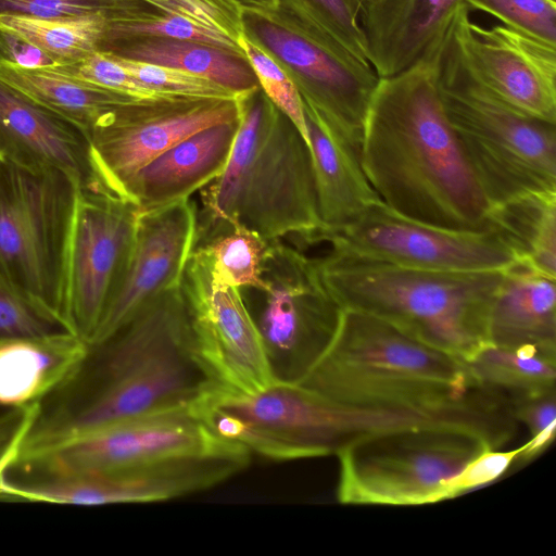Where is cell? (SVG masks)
I'll return each mask as SVG.
<instances>
[{
	"instance_id": "1",
	"label": "cell",
	"mask_w": 556,
	"mask_h": 556,
	"mask_svg": "<svg viewBox=\"0 0 556 556\" xmlns=\"http://www.w3.org/2000/svg\"><path fill=\"white\" fill-rule=\"evenodd\" d=\"M219 386L195 346L192 309L182 283L141 306L88 354L62 390L73 404L38 415L18 460L29 462L77 437L142 416L190 409Z\"/></svg>"
},
{
	"instance_id": "2",
	"label": "cell",
	"mask_w": 556,
	"mask_h": 556,
	"mask_svg": "<svg viewBox=\"0 0 556 556\" xmlns=\"http://www.w3.org/2000/svg\"><path fill=\"white\" fill-rule=\"evenodd\" d=\"M435 46L408 68L378 79L361 163L394 212L446 229H485L491 206L442 106Z\"/></svg>"
},
{
	"instance_id": "3",
	"label": "cell",
	"mask_w": 556,
	"mask_h": 556,
	"mask_svg": "<svg viewBox=\"0 0 556 556\" xmlns=\"http://www.w3.org/2000/svg\"><path fill=\"white\" fill-rule=\"evenodd\" d=\"M301 386L366 409L515 418L509 400L467 363L372 315L343 309L330 345Z\"/></svg>"
},
{
	"instance_id": "4",
	"label": "cell",
	"mask_w": 556,
	"mask_h": 556,
	"mask_svg": "<svg viewBox=\"0 0 556 556\" xmlns=\"http://www.w3.org/2000/svg\"><path fill=\"white\" fill-rule=\"evenodd\" d=\"M239 127L223 172L201 189L195 243L241 224L266 240L321 228L309 146L261 86L236 97Z\"/></svg>"
},
{
	"instance_id": "5",
	"label": "cell",
	"mask_w": 556,
	"mask_h": 556,
	"mask_svg": "<svg viewBox=\"0 0 556 556\" xmlns=\"http://www.w3.org/2000/svg\"><path fill=\"white\" fill-rule=\"evenodd\" d=\"M313 257L343 309L378 317L465 362L490 343L489 318L504 270H426L329 250Z\"/></svg>"
},
{
	"instance_id": "6",
	"label": "cell",
	"mask_w": 556,
	"mask_h": 556,
	"mask_svg": "<svg viewBox=\"0 0 556 556\" xmlns=\"http://www.w3.org/2000/svg\"><path fill=\"white\" fill-rule=\"evenodd\" d=\"M190 410L218 437L278 462L337 455L368 434L430 424L426 413L354 407L279 381L253 393L216 386Z\"/></svg>"
},
{
	"instance_id": "7",
	"label": "cell",
	"mask_w": 556,
	"mask_h": 556,
	"mask_svg": "<svg viewBox=\"0 0 556 556\" xmlns=\"http://www.w3.org/2000/svg\"><path fill=\"white\" fill-rule=\"evenodd\" d=\"M435 62L445 115L490 206L556 192V123L509 106L472 78L448 28Z\"/></svg>"
},
{
	"instance_id": "8",
	"label": "cell",
	"mask_w": 556,
	"mask_h": 556,
	"mask_svg": "<svg viewBox=\"0 0 556 556\" xmlns=\"http://www.w3.org/2000/svg\"><path fill=\"white\" fill-rule=\"evenodd\" d=\"M493 450L454 426L399 428L363 437L337 453V500L348 505L416 506L446 501L447 483Z\"/></svg>"
},
{
	"instance_id": "9",
	"label": "cell",
	"mask_w": 556,
	"mask_h": 556,
	"mask_svg": "<svg viewBox=\"0 0 556 556\" xmlns=\"http://www.w3.org/2000/svg\"><path fill=\"white\" fill-rule=\"evenodd\" d=\"M262 288H239L274 381L299 383L338 330L343 308L312 255L285 238L267 240Z\"/></svg>"
},
{
	"instance_id": "10",
	"label": "cell",
	"mask_w": 556,
	"mask_h": 556,
	"mask_svg": "<svg viewBox=\"0 0 556 556\" xmlns=\"http://www.w3.org/2000/svg\"><path fill=\"white\" fill-rule=\"evenodd\" d=\"M76 187L58 169L0 156V276L65 326L61 265Z\"/></svg>"
},
{
	"instance_id": "11",
	"label": "cell",
	"mask_w": 556,
	"mask_h": 556,
	"mask_svg": "<svg viewBox=\"0 0 556 556\" xmlns=\"http://www.w3.org/2000/svg\"><path fill=\"white\" fill-rule=\"evenodd\" d=\"M139 206L92 184L75 189L64 236L60 301L67 328L89 345L124 276Z\"/></svg>"
},
{
	"instance_id": "12",
	"label": "cell",
	"mask_w": 556,
	"mask_h": 556,
	"mask_svg": "<svg viewBox=\"0 0 556 556\" xmlns=\"http://www.w3.org/2000/svg\"><path fill=\"white\" fill-rule=\"evenodd\" d=\"M295 240L302 247L326 243L339 254L426 270L494 271L518 262L492 226L481 230L441 228L405 217L381 201L345 226L319 228Z\"/></svg>"
},
{
	"instance_id": "13",
	"label": "cell",
	"mask_w": 556,
	"mask_h": 556,
	"mask_svg": "<svg viewBox=\"0 0 556 556\" xmlns=\"http://www.w3.org/2000/svg\"><path fill=\"white\" fill-rule=\"evenodd\" d=\"M239 117L236 98L167 94L121 104L86 135L90 184L125 199L132 176L188 136Z\"/></svg>"
},
{
	"instance_id": "14",
	"label": "cell",
	"mask_w": 556,
	"mask_h": 556,
	"mask_svg": "<svg viewBox=\"0 0 556 556\" xmlns=\"http://www.w3.org/2000/svg\"><path fill=\"white\" fill-rule=\"evenodd\" d=\"M242 34L269 54L295 86L303 105L356 149L379 77L371 65L338 43L320 42L242 10Z\"/></svg>"
},
{
	"instance_id": "15",
	"label": "cell",
	"mask_w": 556,
	"mask_h": 556,
	"mask_svg": "<svg viewBox=\"0 0 556 556\" xmlns=\"http://www.w3.org/2000/svg\"><path fill=\"white\" fill-rule=\"evenodd\" d=\"M252 453L235 442L210 453L180 455L119 469L42 476L17 483L14 500L71 505L147 503L172 500L224 482L245 468Z\"/></svg>"
},
{
	"instance_id": "16",
	"label": "cell",
	"mask_w": 556,
	"mask_h": 556,
	"mask_svg": "<svg viewBox=\"0 0 556 556\" xmlns=\"http://www.w3.org/2000/svg\"><path fill=\"white\" fill-rule=\"evenodd\" d=\"M467 72L509 106L556 123V43L505 25L482 27L462 3L448 25Z\"/></svg>"
},
{
	"instance_id": "17",
	"label": "cell",
	"mask_w": 556,
	"mask_h": 556,
	"mask_svg": "<svg viewBox=\"0 0 556 556\" xmlns=\"http://www.w3.org/2000/svg\"><path fill=\"white\" fill-rule=\"evenodd\" d=\"M232 443L211 431L190 409H181L97 429L20 466L45 476L101 472L173 456L216 452Z\"/></svg>"
},
{
	"instance_id": "18",
	"label": "cell",
	"mask_w": 556,
	"mask_h": 556,
	"mask_svg": "<svg viewBox=\"0 0 556 556\" xmlns=\"http://www.w3.org/2000/svg\"><path fill=\"white\" fill-rule=\"evenodd\" d=\"M181 283L191 304L198 354L213 379L247 393L269 386L274 379L239 288L214 283L205 261L194 251Z\"/></svg>"
},
{
	"instance_id": "19",
	"label": "cell",
	"mask_w": 556,
	"mask_h": 556,
	"mask_svg": "<svg viewBox=\"0 0 556 556\" xmlns=\"http://www.w3.org/2000/svg\"><path fill=\"white\" fill-rule=\"evenodd\" d=\"M197 226L198 207L190 198L140 211L124 276L89 345L106 339L147 302L181 283Z\"/></svg>"
},
{
	"instance_id": "20",
	"label": "cell",
	"mask_w": 556,
	"mask_h": 556,
	"mask_svg": "<svg viewBox=\"0 0 556 556\" xmlns=\"http://www.w3.org/2000/svg\"><path fill=\"white\" fill-rule=\"evenodd\" d=\"M464 0H362L366 58L379 78L417 63L445 35Z\"/></svg>"
},
{
	"instance_id": "21",
	"label": "cell",
	"mask_w": 556,
	"mask_h": 556,
	"mask_svg": "<svg viewBox=\"0 0 556 556\" xmlns=\"http://www.w3.org/2000/svg\"><path fill=\"white\" fill-rule=\"evenodd\" d=\"M0 156L35 168H53L76 186L90 182L85 135L0 83Z\"/></svg>"
},
{
	"instance_id": "22",
	"label": "cell",
	"mask_w": 556,
	"mask_h": 556,
	"mask_svg": "<svg viewBox=\"0 0 556 556\" xmlns=\"http://www.w3.org/2000/svg\"><path fill=\"white\" fill-rule=\"evenodd\" d=\"M238 127L239 117L178 141L132 176L125 199L146 211L190 198L223 172Z\"/></svg>"
},
{
	"instance_id": "23",
	"label": "cell",
	"mask_w": 556,
	"mask_h": 556,
	"mask_svg": "<svg viewBox=\"0 0 556 556\" xmlns=\"http://www.w3.org/2000/svg\"><path fill=\"white\" fill-rule=\"evenodd\" d=\"M242 9L230 0H117L102 43L132 35L162 36L243 53Z\"/></svg>"
},
{
	"instance_id": "24",
	"label": "cell",
	"mask_w": 556,
	"mask_h": 556,
	"mask_svg": "<svg viewBox=\"0 0 556 556\" xmlns=\"http://www.w3.org/2000/svg\"><path fill=\"white\" fill-rule=\"evenodd\" d=\"M555 280L520 262L506 268L491 307L490 343L556 358Z\"/></svg>"
},
{
	"instance_id": "25",
	"label": "cell",
	"mask_w": 556,
	"mask_h": 556,
	"mask_svg": "<svg viewBox=\"0 0 556 556\" xmlns=\"http://www.w3.org/2000/svg\"><path fill=\"white\" fill-rule=\"evenodd\" d=\"M88 351L72 332L0 343V407L42 403L74 379Z\"/></svg>"
},
{
	"instance_id": "26",
	"label": "cell",
	"mask_w": 556,
	"mask_h": 556,
	"mask_svg": "<svg viewBox=\"0 0 556 556\" xmlns=\"http://www.w3.org/2000/svg\"><path fill=\"white\" fill-rule=\"evenodd\" d=\"M321 228L345 226L381 200L363 169L359 150L304 105Z\"/></svg>"
},
{
	"instance_id": "27",
	"label": "cell",
	"mask_w": 556,
	"mask_h": 556,
	"mask_svg": "<svg viewBox=\"0 0 556 556\" xmlns=\"http://www.w3.org/2000/svg\"><path fill=\"white\" fill-rule=\"evenodd\" d=\"M0 83L86 135L114 108L137 100L84 81L56 66L24 67L0 60Z\"/></svg>"
},
{
	"instance_id": "28",
	"label": "cell",
	"mask_w": 556,
	"mask_h": 556,
	"mask_svg": "<svg viewBox=\"0 0 556 556\" xmlns=\"http://www.w3.org/2000/svg\"><path fill=\"white\" fill-rule=\"evenodd\" d=\"M99 50L127 60L186 71L208 78L236 96L260 86L245 54L204 42L132 35L109 40Z\"/></svg>"
},
{
	"instance_id": "29",
	"label": "cell",
	"mask_w": 556,
	"mask_h": 556,
	"mask_svg": "<svg viewBox=\"0 0 556 556\" xmlns=\"http://www.w3.org/2000/svg\"><path fill=\"white\" fill-rule=\"evenodd\" d=\"M489 224L518 262L556 278V192L535 193L493 206Z\"/></svg>"
},
{
	"instance_id": "30",
	"label": "cell",
	"mask_w": 556,
	"mask_h": 556,
	"mask_svg": "<svg viewBox=\"0 0 556 556\" xmlns=\"http://www.w3.org/2000/svg\"><path fill=\"white\" fill-rule=\"evenodd\" d=\"M484 387L509 402L556 391V358L531 349H507L488 343L466 361Z\"/></svg>"
},
{
	"instance_id": "31",
	"label": "cell",
	"mask_w": 556,
	"mask_h": 556,
	"mask_svg": "<svg viewBox=\"0 0 556 556\" xmlns=\"http://www.w3.org/2000/svg\"><path fill=\"white\" fill-rule=\"evenodd\" d=\"M361 3L362 0H277L276 9L264 14L313 40L341 45L367 61Z\"/></svg>"
},
{
	"instance_id": "32",
	"label": "cell",
	"mask_w": 556,
	"mask_h": 556,
	"mask_svg": "<svg viewBox=\"0 0 556 556\" xmlns=\"http://www.w3.org/2000/svg\"><path fill=\"white\" fill-rule=\"evenodd\" d=\"M103 15L45 18L0 13V29L37 47L58 65L75 63L98 50L106 35Z\"/></svg>"
},
{
	"instance_id": "33",
	"label": "cell",
	"mask_w": 556,
	"mask_h": 556,
	"mask_svg": "<svg viewBox=\"0 0 556 556\" xmlns=\"http://www.w3.org/2000/svg\"><path fill=\"white\" fill-rule=\"evenodd\" d=\"M267 240L241 224L194 245L206 263L211 280L235 288H262V261Z\"/></svg>"
},
{
	"instance_id": "34",
	"label": "cell",
	"mask_w": 556,
	"mask_h": 556,
	"mask_svg": "<svg viewBox=\"0 0 556 556\" xmlns=\"http://www.w3.org/2000/svg\"><path fill=\"white\" fill-rule=\"evenodd\" d=\"M61 332L71 331L58 318L0 276V343L17 339L45 338Z\"/></svg>"
},
{
	"instance_id": "35",
	"label": "cell",
	"mask_w": 556,
	"mask_h": 556,
	"mask_svg": "<svg viewBox=\"0 0 556 556\" xmlns=\"http://www.w3.org/2000/svg\"><path fill=\"white\" fill-rule=\"evenodd\" d=\"M471 11L492 15L503 25L556 43V0H464Z\"/></svg>"
},
{
	"instance_id": "36",
	"label": "cell",
	"mask_w": 556,
	"mask_h": 556,
	"mask_svg": "<svg viewBox=\"0 0 556 556\" xmlns=\"http://www.w3.org/2000/svg\"><path fill=\"white\" fill-rule=\"evenodd\" d=\"M238 43L265 94L294 123L308 143L302 99L291 79L269 54L243 34L239 37Z\"/></svg>"
},
{
	"instance_id": "37",
	"label": "cell",
	"mask_w": 556,
	"mask_h": 556,
	"mask_svg": "<svg viewBox=\"0 0 556 556\" xmlns=\"http://www.w3.org/2000/svg\"><path fill=\"white\" fill-rule=\"evenodd\" d=\"M114 56L129 74L161 93L198 98L237 97L208 78L186 71Z\"/></svg>"
},
{
	"instance_id": "38",
	"label": "cell",
	"mask_w": 556,
	"mask_h": 556,
	"mask_svg": "<svg viewBox=\"0 0 556 556\" xmlns=\"http://www.w3.org/2000/svg\"><path fill=\"white\" fill-rule=\"evenodd\" d=\"M59 66L84 81L135 99L167 96L141 83L129 74L113 54L105 51L96 50L75 63Z\"/></svg>"
},
{
	"instance_id": "39",
	"label": "cell",
	"mask_w": 556,
	"mask_h": 556,
	"mask_svg": "<svg viewBox=\"0 0 556 556\" xmlns=\"http://www.w3.org/2000/svg\"><path fill=\"white\" fill-rule=\"evenodd\" d=\"M511 407L517 421L526 425L530 432V439L521 446L516 460L530 462L555 439L556 391L517 400Z\"/></svg>"
},
{
	"instance_id": "40",
	"label": "cell",
	"mask_w": 556,
	"mask_h": 556,
	"mask_svg": "<svg viewBox=\"0 0 556 556\" xmlns=\"http://www.w3.org/2000/svg\"><path fill=\"white\" fill-rule=\"evenodd\" d=\"M117 0H0V13L58 18L103 15L112 20Z\"/></svg>"
},
{
	"instance_id": "41",
	"label": "cell",
	"mask_w": 556,
	"mask_h": 556,
	"mask_svg": "<svg viewBox=\"0 0 556 556\" xmlns=\"http://www.w3.org/2000/svg\"><path fill=\"white\" fill-rule=\"evenodd\" d=\"M520 451L521 446L509 451L483 452L447 483L445 498H454L496 480L513 465Z\"/></svg>"
},
{
	"instance_id": "42",
	"label": "cell",
	"mask_w": 556,
	"mask_h": 556,
	"mask_svg": "<svg viewBox=\"0 0 556 556\" xmlns=\"http://www.w3.org/2000/svg\"><path fill=\"white\" fill-rule=\"evenodd\" d=\"M0 60L24 67L56 66L58 63L47 53L20 36L0 29Z\"/></svg>"
},
{
	"instance_id": "43",
	"label": "cell",
	"mask_w": 556,
	"mask_h": 556,
	"mask_svg": "<svg viewBox=\"0 0 556 556\" xmlns=\"http://www.w3.org/2000/svg\"><path fill=\"white\" fill-rule=\"evenodd\" d=\"M42 403H34L25 407H0V457L5 453L21 430L36 419Z\"/></svg>"
},
{
	"instance_id": "44",
	"label": "cell",
	"mask_w": 556,
	"mask_h": 556,
	"mask_svg": "<svg viewBox=\"0 0 556 556\" xmlns=\"http://www.w3.org/2000/svg\"><path fill=\"white\" fill-rule=\"evenodd\" d=\"M237 3L242 10H252L262 13H269L277 7V0H230Z\"/></svg>"
}]
</instances>
